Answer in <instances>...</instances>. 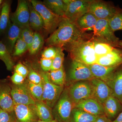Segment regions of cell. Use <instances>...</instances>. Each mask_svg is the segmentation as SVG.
I'll return each mask as SVG.
<instances>
[{"label": "cell", "mask_w": 122, "mask_h": 122, "mask_svg": "<svg viewBox=\"0 0 122 122\" xmlns=\"http://www.w3.org/2000/svg\"><path fill=\"white\" fill-rule=\"evenodd\" d=\"M84 39L83 31L75 22L63 17L56 29L46 40L48 46L63 48L79 41Z\"/></svg>", "instance_id": "obj_1"}, {"label": "cell", "mask_w": 122, "mask_h": 122, "mask_svg": "<svg viewBox=\"0 0 122 122\" xmlns=\"http://www.w3.org/2000/svg\"><path fill=\"white\" fill-rule=\"evenodd\" d=\"M66 48L72 60L79 61L88 66L96 63L97 57L94 49L93 41L81 39Z\"/></svg>", "instance_id": "obj_2"}, {"label": "cell", "mask_w": 122, "mask_h": 122, "mask_svg": "<svg viewBox=\"0 0 122 122\" xmlns=\"http://www.w3.org/2000/svg\"><path fill=\"white\" fill-rule=\"evenodd\" d=\"M93 30L95 40L106 43L115 48L122 49V41L115 35L108 20H98Z\"/></svg>", "instance_id": "obj_3"}, {"label": "cell", "mask_w": 122, "mask_h": 122, "mask_svg": "<svg viewBox=\"0 0 122 122\" xmlns=\"http://www.w3.org/2000/svg\"><path fill=\"white\" fill-rule=\"evenodd\" d=\"M74 106L69 95L67 87L64 88L53 108L54 119L58 122H70L71 112Z\"/></svg>", "instance_id": "obj_4"}, {"label": "cell", "mask_w": 122, "mask_h": 122, "mask_svg": "<svg viewBox=\"0 0 122 122\" xmlns=\"http://www.w3.org/2000/svg\"><path fill=\"white\" fill-rule=\"evenodd\" d=\"M30 2L41 17L44 22V28L46 31L49 33L53 32L63 17L54 13L41 1L31 0Z\"/></svg>", "instance_id": "obj_5"}, {"label": "cell", "mask_w": 122, "mask_h": 122, "mask_svg": "<svg viewBox=\"0 0 122 122\" xmlns=\"http://www.w3.org/2000/svg\"><path fill=\"white\" fill-rule=\"evenodd\" d=\"M42 78L43 94L42 102L52 109L64 90V86L55 85L50 80L48 72H40Z\"/></svg>", "instance_id": "obj_6"}, {"label": "cell", "mask_w": 122, "mask_h": 122, "mask_svg": "<svg viewBox=\"0 0 122 122\" xmlns=\"http://www.w3.org/2000/svg\"><path fill=\"white\" fill-rule=\"evenodd\" d=\"M67 88L70 97L75 106L81 100L93 98V88L90 81L72 82Z\"/></svg>", "instance_id": "obj_7"}, {"label": "cell", "mask_w": 122, "mask_h": 122, "mask_svg": "<svg viewBox=\"0 0 122 122\" xmlns=\"http://www.w3.org/2000/svg\"><path fill=\"white\" fill-rule=\"evenodd\" d=\"M91 1L64 0L67 5L65 17L75 22L79 18L89 12Z\"/></svg>", "instance_id": "obj_8"}, {"label": "cell", "mask_w": 122, "mask_h": 122, "mask_svg": "<svg viewBox=\"0 0 122 122\" xmlns=\"http://www.w3.org/2000/svg\"><path fill=\"white\" fill-rule=\"evenodd\" d=\"M68 78L70 83L95 78L88 65L75 60H72Z\"/></svg>", "instance_id": "obj_9"}, {"label": "cell", "mask_w": 122, "mask_h": 122, "mask_svg": "<svg viewBox=\"0 0 122 122\" xmlns=\"http://www.w3.org/2000/svg\"><path fill=\"white\" fill-rule=\"evenodd\" d=\"M119 9L112 5L100 1L92 0L89 12L98 20H109L113 17Z\"/></svg>", "instance_id": "obj_10"}, {"label": "cell", "mask_w": 122, "mask_h": 122, "mask_svg": "<svg viewBox=\"0 0 122 122\" xmlns=\"http://www.w3.org/2000/svg\"><path fill=\"white\" fill-rule=\"evenodd\" d=\"M30 11L28 2L25 0L19 1L16 11L11 15L12 22L21 29L30 27Z\"/></svg>", "instance_id": "obj_11"}, {"label": "cell", "mask_w": 122, "mask_h": 122, "mask_svg": "<svg viewBox=\"0 0 122 122\" xmlns=\"http://www.w3.org/2000/svg\"><path fill=\"white\" fill-rule=\"evenodd\" d=\"M11 96L16 104L34 105L35 100L30 94L25 82L22 85L11 86Z\"/></svg>", "instance_id": "obj_12"}, {"label": "cell", "mask_w": 122, "mask_h": 122, "mask_svg": "<svg viewBox=\"0 0 122 122\" xmlns=\"http://www.w3.org/2000/svg\"><path fill=\"white\" fill-rule=\"evenodd\" d=\"M14 112L16 122H37L39 120L35 111L34 105L16 104Z\"/></svg>", "instance_id": "obj_13"}, {"label": "cell", "mask_w": 122, "mask_h": 122, "mask_svg": "<svg viewBox=\"0 0 122 122\" xmlns=\"http://www.w3.org/2000/svg\"><path fill=\"white\" fill-rule=\"evenodd\" d=\"M111 89L113 95L122 103V65L104 81Z\"/></svg>", "instance_id": "obj_14"}, {"label": "cell", "mask_w": 122, "mask_h": 122, "mask_svg": "<svg viewBox=\"0 0 122 122\" xmlns=\"http://www.w3.org/2000/svg\"><path fill=\"white\" fill-rule=\"evenodd\" d=\"M93 88V98L102 104L110 96L113 95L111 89L104 81L94 78L90 80Z\"/></svg>", "instance_id": "obj_15"}, {"label": "cell", "mask_w": 122, "mask_h": 122, "mask_svg": "<svg viewBox=\"0 0 122 122\" xmlns=\"http://www.w3.org/2000/svg\"><path fill=\"white\" fill-rule=\"evenodd\" d=\"M74 107L81 109L95 116L105 114L102 104L94 98L86 99L80 101L75 105Z\"/></svg>", "instance_id": "obj_16"}, {"label": "cell", "mask_w": 122, "mask_h": 122, "mask_svg": "<svg viewBox=\"0 0 122 122\" xmlns=\"http://www.w3.org/2000/svg\"><path fill=\"white\" fill-rule=\"evenodd\" d=\"M11 87L5 82H0V107L9 112H14L16 104L11 96Z\"/></svg>", "instance_id": "obj_17"}, {"label": "cell", "mask_w": 122, "mask_h": 122, "mask_svg": "<svg viewBox=\"0 0 122 122\" xmlns=\"http://www.w3.org/2000/svg\"><path fill=\"white\" fill-rule=\"evenodd\" d=\"M104 114L109 119L113 121L122 112V104L117 98L112 95L103 104Z\"/></svg>", "instance_id": "obj_18"}, {"label": "cell", "mask_w": 122, "mask_h": 122, "mask_svg": "<svg viewBox=\"0 0 122 122\" xmlns=\"http://www.w3.org/2000/svg\"><path fill=\"white\" fill-rule=\"evenodd\" d=\"M96 63L110 67L122 65V49L114 48L107 54L98 58Z\"/></svg>", "instance_id": "obj_19"}, {"label": "cell", "mask_w": 122, "mask_h": 122, "mask_svg": "<svg viewBox=\"0 0 122 122\" xmlns=\"http://www.w3.org/2000/svg\"><path fill=\"white\" fill-rule=\"evenodd\" d=\"M22 29L16 24L11 23L5 31V42H4L11 54H12L14 46L20 37Z\"/></svg>", "instance_id": "obj_20"}, {"label": "cell", "mask_w": 122, "mask_h": 122, "mask_svg": "<svg viewBox=\"0 0 122 122\" xmlns=\"http://www.w3.org/2000/svg\"><path fill=\"white\" fill-rule=\"evenodd\" d=\"M120 66L110 67L95 63L88 66L95 78L99 79L104 81L110 76Z\"/></svg>", "instance_id": "obj_21"}, {"label": "cell", "mask_w": 122, "mask_h": 122, "mask_svg": "<svg viewBox=\"0 0 122 122\" xmlns=\"http://www.w3.org/2000/svg\"><path fill=\"white\" fill-rule=\"evenodd\" d=\"M36 113L39 120L50 121L54 119L52 110L42 101H36L34 105Z\"/></svg>", "instance_id": "obj_22"}, {"label": "cell", "mask_w": 122, "mask_h": 122, "mask_svg": "<svg viewBox=\"0 0 122 122\" xmlns=\"http://www.w3.org/2000/svg\"><path fill=\"white\" fill-rule=\"evenodd\" d=\"M98 20L94 15L88 12L79 18L75 23L82 31L84 30H93Z\"/></svg>", "instance_id": "obj_23"}, {"label": "cell", "mask_w": 122, "mask_h": 122, "mask_svg": "<svg viewBox=\"0 0 122 122\" xmlns=\"http://www.w3.org/2000/svg\"><path fill=\"white\" fill-rule=\"evenodd\" d=\"M11 4L5 1L2 3L0 14V35L5 32L10 23Z\"/></svg>", "instance_id": "obj_24"}, {"label": "cell", "mask_w": 122, "mask_h": 122, "mask_svg": "<svg viewBox=\"0 0 122 122\" xmlns=\"http://www.w3.org/2000/svg\"><path fill=\"white\" fill-rule=\"evenodd\" d=\"M43 3L55 14L65 17L67 5L64 0H45Z\"/></svg>", "instance_id": "obj_25"}, {"label": "cell", "mask_w": 122, "mask_h": 122, "mask_svg": "<svg viewBox=\"0 0 122 122\" xmlns=\"http://www.w3.org/2000/svg\"><path fill=\"white\" fill-rule=\"evenodd\" d=\"M97 117L81 109L74 107L71 112L70 122H94Z\"/></svg>", "instance_id": "obj_26"}, {"label": "cell", "mask_w": 122, "mask_h": 122, "mask_svg": "<svg viewBox=\"0 0 122 122\" xmlns=\"http://www.w3.org/2000/svg\"><path fill=\"white\" fill-rule=\"evenodd\" d=\"M30 17L29 25L30 28L36 30H41L44 28V21L39 13L34 8L31 4H29Z\"/></svg>", "instance_id": "obj_27"}, {"label": "cell", "mask_w": 122, "mask_h": 122, "mask_svg": "<svg viewBox=\"0 0 122 122\" xmlns=\"http://www.w3.org/2000/svg\"><path fill=\"white\" fill-rule=\"evenodd\" d=\"M50 81L55 85L64 86L66 81V76L63 67L60 69L48 72Z\"/></svg>", "instance_id": "obj_28"}, {"label": "cell", "mask_w": 122, "mask_h": 122, "mask_svg": "<svg viewBox=\"0 0 122 122\" xmlns=\"http://www.w3.org/2000/svg\"><path fill=\"white\" fill-rule=\"evenodd\" d=\"M0 59L4 62L8 70H12L14 65L13 59L6 46L2 41H0Z\"/></svg>", "instance_id": "obj_29"}, {"label": "cell", "mask_w": 122, "mask_h": 122, "mask_svg": "<svg viewBox=\"0 0 122 122\" xmlns=\"http://www.w3.org/2000/svg\"><path fill=\"white\" fill-rule=\"evenodd\" d=\"M28 89L35 101H42L43 94L42 83L39 84H34L28 81H25Z\"/></svg>", "instance_id": "obj_30"}, {"label": "cell", "mask_w": 122, "mask_h": 122, "mask_svg": "<svg viewBox=\"0 0 122 122\" xmlns=\"http://www.w3.org/2000/svg\"><path fill=\"white\" fill-rule=\"evenodd\" d=\"M93 42L94 49L97 58L107 54L115 48L105 42L96 40H95Z\"/></svg>", "instance_id": "obj_31"}, {"label": "cell", "mask_w": 122, "mask_h": 122, "mask_svg": "<svg viewBox=\"0 0 122 122\" xmlns=\"http://www.w3.org/2000/svg\"><path fill=\"white\" fill-rule=\"evenodd\" d=\"M44 39L42 36L39 33H34V38L32 43L29 48V52L30 54H37L44 45Z\"/></svg>", "instance_id": "obj_32"}, {"label": "cell", "mask_w": 122, "mask_h": 122, "mask_svg": "<svg viewBox=\"0 0 122 122\" xmlns=\"http://www.w3.org/2000/svg\"><path fill=\"white\" fill-rule=\"evenodd\" d=\"M109 25L114 32L122 30V10L120 9L113 17L108 20Z\"/></svg>", "instance_id": "obj_33"}, {"label": "cell", "mask_w": 122, "mask_h": 122, "mask_svg": "<svg viewBox=\"0 0 122 122\" xmlns=\"http://www.w3.org/2000/svg\"><path fill=\"white\" fill-rule=\"evenodd\" d=\"M65 54L62 48L57 47V52L56 56L53 59L51 71L60 69L63 67Z\"/></svg>", "instance_id": "obj_34"}, {"label": "cell", "mask_w": 122, "mask_h": 122, "mask_svg": "<svg viewBox=\"0 0 122 122\" xmlns=\"http://www.w3.org/2000/svg\"><path fill=\"white\" fill-rule=\"evenodd\" d=\"M29 49L27 44L20 37L14 46L12 55L14 57L19 56L28 50Z\"/></svg>", "instance_id": "obj_35"}, {"label": "cell", "mask_w": 122, "mask_h": 122, "mask_svg": "<svg viewBox=\"0 0 122 122\" xmlns=\"http://www.w3.org/2000/svg\"><path fill=\"white\" fill-rule=\"evenodd\" d=\"M34 33L30 29V27L22 29L20 37L26 43L29 48L32 43L34 38Z\"/></svg>", "instance_id": "obj_36"}, {"label": "cell", "mask_w": 122, "mask_h": 122, "mask_svg": "<svg viewBox=\"0 0 122 122\" xmlns=\"http://www.w3.org/2000/svg\"><path fill=\"white\" fill-rule=\"evenodd\" d=\"M28 81L34 84H39L42 83V78L39 73L30 69L29 70L28 75Z\"/></svg>", "instance_id": "obj_37"}, {"label": "cell", "mask_w": 122, "mask_h": 122, "mask_svg": "<svg viewBox=\"0 0 122 122\" xmlns=\"http://www.w3.org/2000/svg\"><path fill=\"white\" fill-rule=\"evenodd\" d=\"M14 112L9 113L1 109L0 111V122H16Z\"/></svg>", "instance_id": "obj_38"}, {"label": "cell", "mask_w": 122, "mask_h": 122, "mask_svg": "<svg viewBox=\"0 0 122 122\" xmlns=\"http://www.w3.org/2000/svg\"><path fill=\"white\" fill-rule=\"evenodd\" d=\"M56 52L57 47L49 46L42 52L41 58L53 59L56 56Z\"/></svg>", "instance_id": "obj_39"}, {"label": "cell", "mask_w": 122, "mask_h": 122, "mask_svg": "<svg viewBox=\"0 0 122 122\" xmlns=\"http://www.w3.org/2000/svg\"><path fill=\"white\" fill-rule=\"evenodd\" d=\"M53 59L41 58L40 60V65L44 72L50 71L52 65Z\"/></svg>", "instance_id": "obj_40"}, {"label": "cell", "mask_w": 122, "mask_h": 122, "mask_svg": "<svg viewBox=\"0 0 122 122\" xmlns=\"http://www.w3.org/2000/svg\"><path fill=\"white\" fill-rule=\"evenodd\" d=\"M15 72L26 78L29 73V70L22 63H19L14 68Z\"/></svg>", "instance_id": "obj_41"}, {"label": "cell", "mask_w": 122, "mask_h": 122, "mask_svg": "<svg viewBox=\"0 0 122 122\" xmlns=\"http://www.w3.org/2000/svg\"><path fill=\"white\" fill-rule=\"evenodd\" d=\"M25 78L14 72L11 77V81L14 85H22L25 82Z\"/></svg>", "instance_id": "obj_42"}, {"label": "cell", "mask_w": 122, "mask_h": 122, "mask_svg": "<svg viewBox=\"0 0 122 122\" xmlns=\"http://www.w3.org/2000/svg\"><path fill=\"white\" fill-rule=\"evenodd\" d=\"M94 122H112V121L109 119L104 114L98 116L96 120Z\"/></svg>", "instance_id": "obj_43"}, {"label": "cell", "mask_w": 122, "mask_h": 122, "mask_svg": "<svg viewBox=\"0 0 122 122\" xmlns=\"http://www.w3.org/2000/svg\"><path fill=\"white\" fill-rule=\"evenodd\" d=\"M112 122H122V112Z\"/></svg>", "instance_id": "obj_44"}, {"label": "cell", "mask_w": 122, "mask_h": 122, "mask_svg": "<svg viewBox=\"0 0 122 122\" xmlns=\"http://www.w3.org/2000/svg\"><path fill=\"white\" fill-rule=\"evenodd\" d=\"M37 122H58L56 120H55V119H54L52 121H42V120H38V121Z\"/></svg>", "instance_id": "obj_45"}, {"label": "cell", "mask_w": 122, "mask_h": 122, "mask_svg": "<svg viewBox=\"0 0 122 122\" xmlns=\"http://www.w3.org/2000/svg\"><path fill=\"white\" fill-rule=\"evenodd\" d=\"M3 1L2 0H0V5H1V4H2V2H3Z\"/></svg>", "instance_id": "obj_46"}, {"label": "cell", "mask_w": 122, "mask_h": 122, "mask_svg": "<svg viewBox=\"0 0 122 122\" xmlns=\"http://www.w3.org/2000/svg\"><path fill=\"white\" fill-rule=\"evenodd\" d=\"M1 7H0V14L1 11Z\"/></svg>", "instance_id": "obj_47"}, {"label": "cell", "mask_w": 122, "mask_h": 122, "mask_svg": "<svg viewBox=\"0 0 122 122\" xmlns=\"http://www.w3.org/2000/svg\"><path fill=\"white\" fill-rule=\"evenodd\" d=\"M1 108H0V111L1 110Z\"/></svg>", "instance_id": "obj_48"}, {"label": "cell", "mask_w": 122, "mask_h": 122, "mask_svg": "<svg viewBox=\"0 0 122 122\" xmlns=\"http://www.w3.org/2000/svg\"></svg>", "instance_id": "obj_49"}]
</instances>
